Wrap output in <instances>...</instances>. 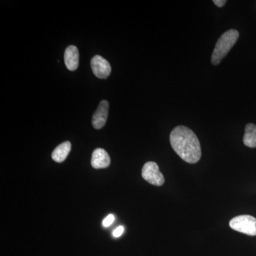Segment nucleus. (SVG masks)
<instances>
[{
  "label": "nucleus",
  "mask_w": 256,
  "mask_h": 256,
  "mask_svg": "<svg viewBox=\"0 0 256 256\" xmlns=\"http://www.w3.org/2000/svg\"><path fill=\"white\" fill-rule=\"evenodd\" d=\"M170 143L175 152L188 164H196L201 160V144L190 128L184 126L174 128L170 134Z\"/></svg>",
  "instance_id": "1"
},
{
  "label": "nucleus",
  "mask_w": 256,
  "mask_h": 256,
  "mask_svg": "<svg viewBox=\"0 0 256 256\" xmlns=\"http://www.w3.org/2000/svg\"><path fill=\"white\" fill-rule=\"evenodd\" d=\"M239 38V32L232 30L225 32L217 42L212 56V63L218 66L222 60L228 55Z\"/></svg>",
  "instance_id": "2"
},
{
  "label": "nucleus",
  "mask_w": 256,
  "mask_h": 256,
  "mask_svg": "<svg viewBox=\"0 0 256 256\" xmlns=\"http://www.w3.org/2000/svg\"><path fill=\"white\" fill-rule=\"evenodd\" d=\"M229 225L236 232L256 236V218L252 216H239L230 220Z\"/></svg>",
  "instance_id": "3"
},
{
  "label": "nucleus",
  "mask_w": 256,
  "mask_h": 256,
  "mask_svg": "<svg viewBox=\"0 0 256 256\" xmlns=\"http://www.w3.org/2000/svg\"><path fill=\"white\" fill-rule=\"evenodd\" d=\"M142 176L144 180L154 186H161L165 182L164 175L160 171L159 166L153 162H149L144 164Z\"/></svg>",
  "instance_id": "4"
},
{
  "label": "nucleus",
  "mask_w": 256,
  "mask_h": 256,
  "mask_svg": "<svg viewBox=\"0 0 256 256\" xmlns=\"http://www.w3.org/2000/svg\"><path fill=\"white\" fill-rule=\"evenodd\" d=\"M90 65L92 72L98 78H108L112 72L110 63L99 55L96 56L92 58Z\"/></svg>",
  "instance_id": "5"
},
{
  "label": "nucleus",
  "mask_w": 256,
  "mask_h": 256,
  "mask_svg": "<svg viewBox=\"0 0 256 256\" xmlns=\"http://www.w3.org/2000/svg\"><path fill=\"white\" fill-rule=\"evenodd\" d=\"M109 112V102L107 100L101 101L97 110L92 116V126L96 130L102 129L107 122Z\"/></svg>",
  "instance_id": "6"
},
{
  "label": "nucleus",
  "mask_w": 256,
  "mask_h": 256,
  "mask_svg": "<svg viewBox=\"0 0 256 256\" xmlns=\"http://www.w3.org/2000/svg\"><path fill=\"white\" fill-rule=\"evenodd\" d=\"M110 158L108 153L104 149H96L92 152V164L94 169H106L110 166Z\"/></svg>",
  "instance_id": "7"
},
{
  "label": "nucleus",
  "mask_w": 256,
  "mask_h": 256,
  "mask_svg": "<svg viewBox=\"0 0 256 256\" xmlns=\"http://www.w3.org/2000/svg\"><path fill=\"white\" fill-rule=\"evenodd\" d=\"M64 60L67 68L70 72H75L79 66V52L75 46H70L66 48L64 55Z\"/></svg>",
  "instance_id": "8"
},
{
  "label": "nucleus",
  "mask_w": 256,
  "mask_h": 256,
  "mask_svg": "<svg viewBox=\"0 0 256 256\" xmlns=\"http://www.w3.org/2000/svg\"><path fill=\"white\" fill-rule=\"evenodd\" d=\"M72 150V143L65 142L57 146L52 153V159L58 163H62L68 158Z\"/></svg>",
  "instance_id": "9"
},
{
  "label": "nucleus",
  "mask_w": 256,
  "mask_h": 256,
  "mask_svg": "<svg viewBox=\"0 0 256 256\" xmlns=\"http://www.w3.org/2000/svg\"><path fill=\"white\" fill-rule=\"evenodd\" d=\"M244 143L250 148H256V126L254 124H248L246 127Z\"/></svg>",
  "instance_id": "10"
},
{
  "label": "nucleus",
  "mask_w": 256,
  "mask_h": 256,
  "mask_svg": "<svg viewBox=\"0 0 256 256\" xmlns=\"http://www.w3.org/2000/svg\"><path fill=\"white\" fill-rule=\"evenodd\" d=\"M114 216L110 214L107 217V218H105V220H104V222H102V225H104V226L106 227V228H108V227L114 224Z\"/></svg>",
  "instance_id": "11"
},
{
  "label": "nucleus",
  "mask_w": 256,
  "mask_h": 256,
  "mask_svg": "<svg viewBox=\"0 0 256 256\" xmlns=\"http://www.w3.org/2000/svg\"><path fill=\"white\" fill-rule=\"evenodd\" d=\"M124 226H119L118 228L114 230V233H112V235L114 238H119L124 233Z\"/></svg>",
  "instance_id": "12"
},
{
  "label": "nucleus",
  "mask_w": 256,
  "mask_h": 256,
  "mask_svg": "<svg viewBox=\"0 0 256 256\" xmlns=\"http://www.w3.org/2000/svg\"><path fill=\"white\" fill-rule=\"evenodd\" d=\"M226 0H214V3L216 5L218 8H223L226 4Z\"/></svg>",
  "instance_id": "13"
}]
</instances>
